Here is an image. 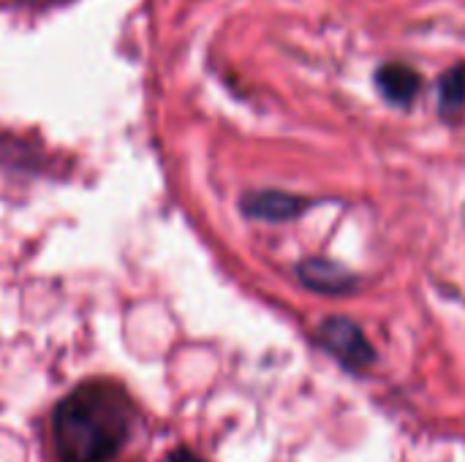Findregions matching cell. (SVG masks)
<instances>
[{
	"label": "cell",
	"instance_id": "cell-1",
	"mask_svg": "<svg viewBox=\"0 0 465 462\" xmlns=\"http://www.w3.org/2000/svg\"><path fill=\"white\" fill-rule=\"evenodd\" d=\"M142 414L117 378H87L49 411L44 430L46 462H134Z\"/></svg>",
	"mask_w": 465,
	"mask_h": 462
},
{
	"label": "cell",
	"instance_id": "cell-2",
	"mask_svg": "<svg viewBox=\"0 0 465 462\" xmlns=\"http://www.w3.org/2000/svg\"><path fill=\"white\" fill-rule=\"evenodd\" d=\"M324 351H330L346 370H365L376 362L373 346L368 343L365 332L346 316H330L319 324L316 332Z\"/></svg>",
	"mask_w": 465,
	"mask_h": 462
},
{
	"label": "cell",
	"instance_id": "cell-3",
	"mask_svg": "<svg viewBox=\"0 0 465 462\" xmlns=\"http://www.w3.org/2000/svg\"><path fill=\"white\" fill-rule=\"evenodd\" d=\"M297 278L305 289H311L316 294H330V297H341V294H349L357 289V275L335 261H327V259L302 261L297 267Z\"/></svg>",
	"mask_w": 465,
	"mask_h": 462
},
{
	"label": "cell",
	"instance_id": "cell-4",
	"mask_svg": "<svg viewBox=\"0 0 465 462\" xmlns=\"http://www.w3.org/2000/svg\"><path fill=\"white\" fill-rule=\"evenodd\" d=\"M311 207L308 199L283 191H253L242 196V212L256 221H292Z\"/></svg>",
	"mask_w": 465,
	"mask_h": 462
},
{
	"label": "cell",
	"instance_id": "cell-5",
	"mask_svg": "<svg viewBox=\"0 0 465 462\" xmlns=\"http://www.w3.org/2000/svg\"><path fill=\"white\" fill-rule=\"evenodd\" d=\"M376 87L381 90V95L390 103L409 106L417 98L420 87H422V76L406 63H384L376 71Z\"/></svg>",
	"mask_w": 465,
	"mask_h": 462
},
{
	"label": "cell",
	"instance_id": "cell-6",
	"mask_svg": "<svg viewBox=\"0 0 465 462\" xmlns=\"http://www.w3.org/2000/svg\"><path fill=\"white\" fill-rule=\"evenodd\" d=\"M465 106V63L447 68L439 79V112L441 117H458Z\"/></svg>",
	"mask_w": 465,
	"mask_h": 462
},
{
	"label": "cell",
	"instance_id": "cell-7",
	"mask_svg": "<svg viewBox=\"0 0 465 462\" xmlns=\"http://www.w3.org/2000/svg\"><path fill=\"white\" fill-rule=\"evenodd\" d=\"M166 462H204L196 452H191V449H185V447H180V449H174L172 455H169V460Z\"/></svg>",
	"mask_w": 465,
	"mask_h": 462
}]
</instances>
